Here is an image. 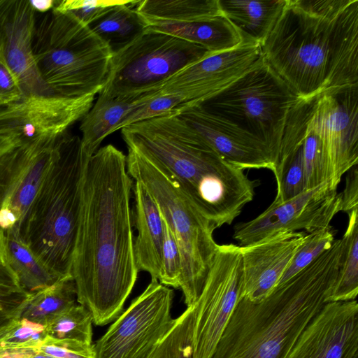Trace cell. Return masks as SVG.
Listing matches in <instances>:
<instances>
[{
  "label": "cell",
  "instance_id": "6da1fadb",
  "mask_svg": "<svg viewBox=\"0 0 358 358\" xmlns=\"http://www.w3.org/2000/svg\"><path fill=\"white\" fill-rule=\"evenodd\" d=\"M133 186L127 156L114 145L101 147L88 158L71 276L77 302L98 326L122 313L138 278L130 205Z\"/></svg>",
  "mask_w": 358,
  "mask_h": 358
},
{
  "label": "cell",
  "instance_id": "7a4b0ae2",
  "mask_svg": "<svg viewBox=\"0 0 358 358\" xmlns=\"http://www.w3.org/2000/svg\"><path fill=\"white\" fill-rule=\"evenodd\" d=\"M261 46L301 100L358 86V0H286Z\"/></svg>",
  "mask_w": 358,
  "mask_h": 358
},
{
  "label": "cell",
  "instance_id": "3957f363",
  "mask_svg": "<svg viewBox=\"0 0 358 358\" xmlns=\"http://www.w3.org/2000/svg\"><path fill=\"white\" fill-rule=\"evenodd\" d=\"M121 131L127 146L159 165L216 228L231 224L252 201L257 180L213 150L176 110Z\"/></svg>",
  "mask_w": 358,
  "mask_h": 358
},
{
  "label": "cell",
  "instance_id": "277c9868",
  "mask_svg": "<svg viewBox=\"0 0 358 358\" xmlns=\"http://www.w3.org/2000/svg\"><path fill=\"white\" fill-rule=\"evenodd\" d=\"M337 240L262 301L241 297L210 358H287L328 302L341 262V241Z\"/></svg>",
  "mask_w": 358,
  "mask_h": 358
},
{
  "label": "cell",
  "instance_id": "5b68a950",
  "mask_svg": "<svg viewBox=\"0 0 358 358\" xmlns=\"http://www.w3.org/2000/svg\"><path fill=\"white\" fill-rule=\"evenodd\" d=\"M88 157L78 136L62 134L56 157L32 204L23 241L61 279L71 269Z\"/></svg>",
  "mask_w": 358,
  "mask_h": 358
},
{
  "label": "cell",
  "instance_id": "8992f818",
  "mask_svg": "<svg viewBox=\"0 0 358 358\" xmlns=\"http://www.w3.org/2000/svg\"><path fill=\"white\" fill-rule=\"evenodd\" d=\"M31 49L41 81L53 95L64 98L99 93L113 55L87 25L55 8L36 14Z\"/></svg>",
  "mask_w": 358,
  "mask_h": 358
},
{
  "label": "cell",
  "instance_id": "52a82bcc",
  "mask_svg": "<svg viewBox=\"0 0 358 358\" xmlns=\"http://www.w3.org/2000/svg\"><path fill=\"white\" fill-rule=\"evenodd\" d=\"M127 148L129 175L152 195L176 240L182 262L179 289L187 307L192 306L201 292L218 247L213 237L217 228L159 165L136 149Z\"/></svg>",
  "mask_w": 358,
  "mask_h": 358
},
{
  "label": "cell",
  "instance_id": "ba28073f",
  "mask_svg": "<svg viewBox=\"0 0 358 358\" xmlns=\"http://www.w3.org/2000/svg\"><path fill=\"white\" fill-rule=\"evenodd\" d=\"M299 100L263 56L227 87L195 104L259 140L277 164L289 113Z\"/></svg>",
  "mask_w": 358,
  "mask_h": 358
},
{
  "label": "cell",
  "instance_id": "9c48e42d",
  "mask_svg": "<svg viewBox=\"0 0 358 358\" xmlns=\"http://www.w3.org/2000/svg\"><path fill=\"white\" fill-rule=\"evenodd\" d=\"M209 53L199 45L146 28L113 54L99 95L136 100L159 90L168 78Z\"/></svg>",
  "mask_w": 358,
  "mask_h": 358
},
{
  "label": "cell",
  "instance_id": "30bf717a",
  "mask_svg": "<svg viewBox=\"0 0 358 358\" xmlns=\"http://www.w3.org/2000/svg\"><path fill=\"white\" fill-rule=\"evenodd\" d=\"M61 135L24 141L0 158V229L4 234L14 233L23 241L31 208L56 157Z\"/></svg>",
  "mask_w": 358,
  "mask_h": 358
},
{
  "label": "cell",
  "instance_id": "8fae6325",
  "mask_svg": "<svg viewBox=\"0 0 358 358\" xmlns=\"http://www.w3.org/2000/svg\"><path fill=\"white\" fill-rule=\"evenodd\" d=\"M173 290L151 279L93 344L94 358H147L171 327Z\"/></svg>",
  "mask_w": 358,
  "mask_h": 358
},
{
  "label": "cell",
  "instance_id": "7c38bea8",
  "mask_svg": "<svg viewBox=\"0 0 358 358\" xmlns=\"http://www.w3.org/2000/svg\"><path fill=\"white\" fill-rule=\"evenodd\" d=\"M240 246L218 245L201 292L195 302L194 358H210L242 295Z\"/></svg>",
  "mask_w": 358,
  "mask_h": 358
},
{
  "label": "cell",
  "instance_id": "4fadbf2b",
  "mask_svg": "<svg viewBox=\"0 0 358 358\" xmlns=\"http://www.w3.org/2000/svg\"><path fill=\"white\" fill-rule=\"evenodd\" d=\"M340 211V193L324 183L285 202L271 204L255 218L236 224L233 238L239 246H246L285 233H312L329 227Z\"/></svg>",
  "mask_w": 358,
  "mask_h": 358
},
{
  "label": "cell",
  "instance_id": "5bb4252c",
  "mask_svg": "<svg viewBox=\"0 0 358 358\" xmlns=\"http://www.w3.org/2000/svg\"><path fill=\"white\" fill-rule=\"evenodd\" d=\"M307 125L322 140L331 166V186L358 162V86L310 101Z\"/></svg>",
  "mask_w": 358,
  "mask_h": 358
},
{
  "label": "cell",
  "instance_id": "9a60e30c",
  "mask_svg": "<svg viewBox=\"0 0 358 358\" xmlns=\"http://www.w3.org/2000/svg\"><path fill=\"white\" fill-rule=\"evenodd\" d=\"M263 57L262 46L244 38L232 49L209 53L162 83L163 94L180 97L183 105L198 103L222 90Z\"/></svg>",
  "mask_w": 358,
  "mask_h": 358
},
{
  "label": "cell",
  "instance_id": "2e32d148",
  "mask_svg": "<svg viewBox=\"0 0 358 358\" xmlns=\"http://www.w3.org/2000/svg\"><path fill=\"white\" fill-rule=\"evenodd\" d=\"M176 113L231 164L243 170L267 169L274 171L276 160L268 147L238 126L198 104L182 105Z\"/></svg>",
  "mask_w": 358,
  "mask_h": 358
},
{
  "label": "cell",
  "instance_id": "e0dca14e",
  "mask_svg": "<svg viewBox=\"0 0 358 358\" xmlns=\"http://www.w3.org/2000/svg\"><path fill=\"white\" fill-rule=\"evenodd\" d=\"M358 356L356 299L326 303L303 329L287 358Z\"/></svg>",
  "mask_w": 358,
  "mask_h": 358
},
{
  "label": "cell",
  "instance_id": "ac0fdd59",
  "mask_svg": "<svg viewBox=\"0 0 358 358\" xmlns=\"http://www.w3.org/2000/svg\"><path fill=\"white\" fill-rule=\"evenodd\" d=\"M36 14L28 0H0V48L24 97L55 96L40 79L32 55Z\"/></svg>",
  "mask_w": 358,
  "mask_h": 358
},
{
  "label": "cell",
  "instance_id": "d6986e66",
  "mask_svg": "<svg viewBox=\"0 0 358 358\" xmlns=\"http://www.w3.org/2000/svg\"><path fill=\"white\" fill-rule=\"evenodd\" d=\"M306 234L285 233L240 246L243 270L241 297L251 302L264 299L277 286Z\"/></svg>",
  "mask_w": 358,
  "mask_h": 358
},
{
  "label": "cell",
  "instance_id": "ffe728a7",
  "mask_svg": "<svg viewBox=\"0 0 358 358\" xmlns=\"http://www.w3.org/2000/svg\"><path fill=\"white\" fill-rule=\"evenodd\" d=\"M134 221L137 236L134 250L138 271L158 280L162 264L164 222L159 208L146 188L134 181Z\"/></svg>",
  "mask_w": 358,
  "mask_h": 358
},
{
  "label": "cell",
  "instance_id": "44dd1931",
  "mask_svg": "<svg viewBox=\"0 0 358 358\" xmlns=\"http://www.w3.org/2000/svg\"><path fill=\"white\" fill-rule=\"evenodd\" d=\"M147 28L199 45L212 53L236 48L244 39L224 15L192 22H153Z\"/></svg>",
  "mask_w": 358,
  "mask_h": 358
},
{
  "label": "cell",
  "instance_id": "7402d4cb",
  "mask_svg": "<svg viewBox=\"0 0 358 358\" xmlns=\"http://www.w3.org/2000/svg\"><path fill=\"white\" fill-rule=\"evenodd\" d=\"M286 0H218L222 14L244 38L261 45L278 19Z\"/></svg>",
  "mask_w": 358,
  "mask_h": 358
},
{
  "label": "cell",
  "instance_id": "603a6c76",
  "mask_svg": "<svg viewBox=\"0 0 358 358\" xmlns=\"http://www.w3.org/2000/svg\"><path fill=\"white\" fill-rule=\"evenodd\" d=\"M131 3L108 8L87 26L115 53L124 48L147 28V24Z\"/></svg>",
  "mask_w": 358,
  "mask_h": 358
},
{
  "label": "cell",
  "instance_id": "cb8c5ba5",
  "mask_svg": "<svg viewBox=\"0 0 358 358\" xmlns=\"http://www.w3.org/2000/svg\"><path fill=\"white\" fill-rule=\"evenodd\" d=\"M135 100H124L99 95L96 101L82 118L80 129L83 151L91 157L105 138L117 131L124 115Z\"/></svg>",
  "mask_w": 358,
  "mask_h": 358
},
{
  "label": "cell",
  "instance_id": "d4e9b609",
  "mask_svg": "<svg viewBox=\"0 0 358 358\" xmlns=\"http://www.w3.org/2000/svg\"><path fill=\"white\" fill-rule=\"evenodd\" d=\"M134 7L147 26L206 20L223 15L218 0H138Z\"/></svg>",
  "mask_w": 358,
  "mask_h": 358
},
{
  "label": "cell",
  "instance_id": "484cf974",
  "mask_svg": "<svg viewBox=\"0 0 358 358\" xmlns=\"http://www.w3.org/2000/svg\"><path fill=\"white\" fill-rule=\"evenodd\" d=\"M4 235L6 263L23 290L32 293L61 280L48 268L18 236L12 232H6Z\"/></svg>",
  "mask_w": 358,
  "mask_h": 358
},
{
  "label": "cell",
  "instance_id": "4316f807",
  "mask_svg": "<svg viewBox=\"0 0 358 358\" xmlns=\"http://www.w3.org/2000/svg\"><path fill=\"white\" fill-rule=\"evenodd\" d=\"M72 278L61 279L54 284L29 293L21 307L20 317L45 326L55 316L77 303Z\"/></svg>",
  "mask_w": 358,
  "mask_h": 358
},
{
  "label": "cell",
  "instance_id": "83f0119b",
  "mask_svg": "<svg viewBox=\"0 0 358 358\" xmlns=\"http://www.w3.org/2000/svg\"><path fill=\"white\" fill-rule=\"evenodd\" d=\"M348 215V227L341 239L339 270L328 302L355 300L358 294V209Z\"/></svg>",
  "mask_w": 358,
  "mask_h": 358
},
{
  "label": "cell",
  "instance_id": "f1b7e54d",
  "mask_svg": "<svg viewBox=\"0 0 358 358\" xmlns=\"http://www.w3.org/2000/svg\"><path fill=\"white\" fill-rule=\"evenodd\" d=\"M303 130L300 139L291 143L292 148L278 157L273 172L276 180L277 194L271 204L285 202L307 191L303 162Z\"/></svg>",
  "mask_w": 358,
  "mask_h": 358
},
{
  "label": "cell",
  "instance_id": "f546056e",
  "mask_svg": "<svg viewBox=\"0 0 358 358\" xmlns=\"http://www.w3.org/2000/svg\"><path fill=\"white\" fill-rule=\"evenodd\" d=\"M196 304L187 306L147 358H194Z\"/></svg>",
  "mask_w": 358,
  "mask_h": 358
},
{
  "label": "cell",
  "instance_id": "4dcf8cb0",
  "mask_svg": "<svg viewBox=\"0 0 358 358\" xmlns=\"http://www.w3.org/2000/svg\"><path fill=\"white\" fill-rule=\"evenodd\" d=\"M309 103L310 101L308 108ZM307 113L303 136L306 189H312L327 182H329L333 189V173L327 151L318 134L307 125Z\"/></svg>",
  "mask_w": 358,
  "mask_h": 358
},
{
  "label": "cell",
  "instance_id": "1f68e13d",
  "mask_svg": "<svg viewBox=\"0 0 358 358\" xmlns=\"http://www.w3.org/2000/svg\"><path fill=\"white\" fill-rule=\"evenodd\" d=\"M91 313L76 303L55 316L45 326L48 336L57 339H69L92 345Z\"/></svg>",
  "mask_w": 358,
  "mask_h": 358
},
{
  "label": "cell",
  "instance_id": "d6a6232c",
  "mask_svg": "<svg viewBox=\"0 0 358 358\" xmlns=\"http://www.w3.org/2000/svg\"><path fill=\"white\" fill-rule=\"evenodd\" d=\"M29 101L24 97L10 104L0 106V158L26 141Z\"/></svg>",
  "mask_w": 358,
  "mask_h": 358
},
{
  "label": "cell",
  "instance_id": "836d02e7",
  "mask_svg": "<svg viewBox=\"0 0 358 358\" xmlns=\"http://www.w3.org/2000/svg\"><path fill=\"white\" fill-rule=\"evenodd\" d=\"M182 105V99L177 96L163 94L159 90L152 91L134 101L117 130L136 122L174 112Z\"/></svg>",
  "mask_w": 358,
  "mask_h": 358
},
{
  "label": "cell",
  "instance_id": "e575fe53",
  "mask_svg": "<svg viewBox=\"0 0 358 358\" xmlns=\"http://www.w3.org/2000/svg\"><path fill=\"white\" fill-rule=\"evenodd\" d=\"M334 240V231L331 226L307 234L277 286L285 283L314 262L331 248Z\"/></svg>",
  "mask_w": 358,
  "mask_h": 358
},
{
  "label": "cell",
  "instance_id": "d590c367",
  "mask_svg": "<svg viewBox=\"0 0 358 358\" xmlns=\"http://www.w3.org/2000/svg\"><path fill=\"white\" fill-rule=\"evenodd\" d=\"M46 336L44 326L17 316L0 327V348H39Z\"/></svg>",
  "mask_w": 358,
  "mask_h": 358
},
{
  "label": "cell",
  "instance_id": "8d00e7d4",
  "mask_svg": "<svg viewBox=\"0 0 358 358\" xmlns=\"http://www.w3.org/2000/svg\"><path fill=\"white\" fill-rule=\"evenodd\" d=\"M164 222V237L158 281L166 287L179 289L182 269L180 252L172 231Z\"/></svg>",
  "mask_w": 358,
  "mask_h": 358
},
{
  "label": "cell",
  "instance_id": "74e56055",
  "mask_svg": "<svg viewBox=\"0 0 358 358\" xmlns=\"http://www.w3.org/2000/svg\"><path fill=\"white\" fill-rule=\"evenodd\" d=\"M133 0H56L55 8L66 12L88 25L108 8L129 3Z\"/></svg>",
  "mask_w": 358,
  "mask_h": 358
},
{
  "label": "cell",
  "instance_id": "f35d334b",
  "mask_svg": "<svg viewBox=\"0 0 358 358\" xmlns=\"http://www.w3.org/2000/svg\"><path fill=\"white\" fill-rule=\"evenodd\" d=\"M39 350L54 358H94L92 345L69 339H57L46 336Z\"/></svg>",
  "mask_w": 358,
  "mask_h": 358
},
{
  "label": "cell",
  "instance_id": "ab89813d",
  "mask_svg": "<svg viewBox=\"0 0 358 358\" xmlns=\"http://www.w3.org/2000/svg\"><path fill=\"white\" fill-rule=\"evenodd\" d=\"M23 97L19 80L8 65L0 48V106L13 103Z\"/></svg>",
  "mask_w": 358,
  "mask_h": 358
},
{
  "label": "cell",
  "instance_id": "60d3db41",
  "mask_svg": "<svg viewBox=\"0 0 358 358\" xmlns=\"http://www.w3.org/2000/svg\"><path fill=\"white\" fill-rule=\"evenodd\" d=\"M345 186L341 195V211L349 213L358 209V169L357 165L348 172Z\"/></svg>",
  "mask_w": 358,
  "mask_h": 358
},
{
  "label": "cell",
  "instance_id": "b9f144b4",
  "mask_svg": "<svg viewBox=\"0 0 358 358\" xmlns=\"http://www.w3.org/2000/svg\"><path fill=\"white\" fill-rule=\"evenodd\" d=\"M29 293L21 288H15L0 285V313H17Z\"/></svg>",
  "mask_w": 358,
  "mask_h": 358
},
{
  "label": "cell",
  "instance_id": "7bdbcfd3",
  "mask_svg": "<svg viewBox=\"0 0 358 358\" xmlns=\"http://www.w3.org/2000/svg\"><path fill=\"white\" fill-rule=\"evenodd\" d=\"M0 285L21 288L13 272L6 264L1 262H0Z\"/></svg>",
  "mask_w": 358,
  "mask_h": 358
},
{
  "label": "cell",
  "instance_id": "ee69618b",
  "mask_svg": "<svg viewBox=\"0 0 358 358\" xmlns=\"http://www.w3.org/2000/svg\"><path fill=\"white\" fill-rule=\"evenodd\" d=\"M38 351L39 348H0V358H29Z\"/></svg>",
  "mask_w": 358,
  "mask_h": 358
},
{
  "label": "cell",
  "instance_id": "f6af8a7d",
  "mask_svg": "<svg viewBox=\"0 0 358 358\" xmlns=\"http://www.w3.org/2000/svg\"><path fill=\"white\" fill-rule=\"evenodd\" d=\"M56 0H31L29 3L36 13L43 14L51 10L55 6Z\"/></svg>",
  "mask_w": 358,
  "mask_h": 358
},
{
  "label": "cell",
  "instance_id": "bcb514c9",
  "mask_svg": "<svg viewBox=\"0 0 358 358\" xmlns=\"http://www.w3.org/2000/svg\"><path fill=\"white\" fill-rule=\"evenodd\" d=\"M0 262L6 263L5 235L0 229Z\"/></svg>",
  "mask_w": 358,
  "mask_h": 358
},
{
  "label": "cell",
  "instance_id": "7dc6e473",
  "mask_svg": "<svg viewBox=\"0 0 358 358\" xmlns=\"http://www.w3.org/2000/svg\"><path fill=\"white\" fill-rule=\"evenodd\" d=\"M17 316L20 317V314L17 313H0V327L4 325L12 318Z\"/></svg>",
  "mask_w": 358,
  "mask_h": 358
},
{
  "label": "cell",
  "instance_id": "c3c4849f",
  "mask_svg": "<svg viewBox=\"0 0 358 358\" xmlns=\"http://www.w3.org/2000/svg\"><path fill=\"white\" fill-rule=\"evenodd\" d=\"M29 358H54V357H52L47 354H45L39 350L38 352H37L36 353H35L34 355H33L32 356H31Z\"/></svg>",
  "mask_w": 358,
  "mask_h": 358
},
{
  "label": "cell",
  "instance_id": "681fc988",
  "mask_svg": "<svg viewBox=\"0 0 358 358\" xmlns=\"http://www.w3.org/2000/svg\"><path fill=\"white\" fill-rule=\"evenodd\" d=\"M353 358H358V356H356V357H353Z\"/></svg>",
  "mask_w": 358,
  "mask_h": 358
}]
</instances>
